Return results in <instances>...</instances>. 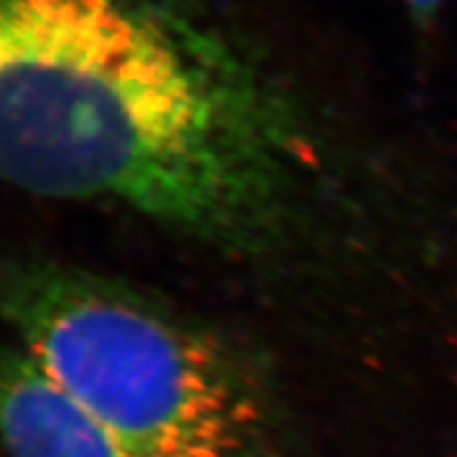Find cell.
<instances>
[{
  "instance_id": "6da1fadb",
  "label": "cell",
  "mask_w": 457,
  "mask_h": 457,
  "mask_svg": "<svg viewBox=\"0 0 457 457\" xmlns=\"http://www.w3.org/2000/svg\"><path fill=\"white\" fill-rule=\"evenodd\" d=\"M295 121L171 0H0V163L57 202H111L216 242L276 225Z\"/></svg>"
},
{
  "instance_id": "7a4b0ae2",
  "label": "cell",
  "mask_w": 457,
  "mask_h": 457,
  "mask_svg": "<svg viewBox=\"0 0 457 457\" xmlns=\"http://www.w3.org/2000/svg\"><path fill=\"white\" fill-rule=\"evenodd\" d=\"M4 310L21 350L134 457H267L270 417L219 341L145 296L60 270L21 271Z\"/></svg>"
},
{
  "instance_id": "3957f363",
  "label": "cell",
  "mask_w": 457,
  "mask_h": 457,
  "mask_svg": "<svg viewBox=\"0 0 457 457\" xmlns=\"http://www.w3.org/2000/svg\"><path fill=\"white\" fill-rule=\"evenodd\" d=\"M3 434L13 457H134L111 428L21 350L4 358Z\"/></svg>"
},
{
  "instance_id": "277c9868",
  "label": "cell",
  "mask_w": 457,
  "mask_h": 457,
  "mask_svg": "<svg viewBox=\"0 0 457 457\" xmlns=\"http://www.w3.org/2000/svg\"><path fill=\"white\" fill-rule=\"evenodd\" d=\"M404 3L409 4L411 13L426 24V21H430L432 17L438 13V9H441L445 0H404Z\"/></svg>"
}]
</instances>
